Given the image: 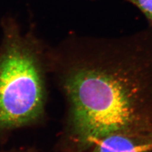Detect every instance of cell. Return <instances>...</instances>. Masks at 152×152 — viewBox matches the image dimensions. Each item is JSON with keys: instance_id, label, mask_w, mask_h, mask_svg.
I'll use <instances>...</instances> for the list:
<instances>
[{"instance_id": "obj_1", "label": "cell", "mask_w": 152, "mask_h": 152, "mask_svg": "<svg viewBox=\"0 0 152 152\" xmlns=\"http://www.w3.org/2000/svg\"><path fill=\"white\" fill-rule=\"evenodd\" d=\"M46 56L59 72L80 142L134 138L152 84V27L117 38L71 37Z\"/></svg>"}, {"instance_id": "obj_2", "label": "cell", "mask_w": 152, "mask_h": 152, "mask_svg": "<svg viewBox=\"0 0 152 152\" xmlns=\"http://www.w3.org/2000/svg\"><path fill=\"white\" fill-rule=\"evenodd\" d=\"M42 50L37 42L15 33L0 55V129L34 121L44 107Z\"/></svg>"}, {"instance_id": "obj_3", "label": "cell", "mask_w": 152, "mask_h": 152, "mask_svg": "<svg viewBox=\"0 0 152 152\" xmlns=\"http://www.w3.org/2000/svg\"><path fill=\"white\" fill-rule=\"evenodd\" d=\"M92 146V152H148L134 138L122 134L104 137Z\"/></svg>"}, {"instance_id": "obj_4", "label": "cell", "mask_w": 152, "mask_h": 152, "mask_svg": "<svg viewBox=\"0 0 152 152\" xmlns=\"http://www.w3.org/2000/svg\"><path fill=\"white\" fill-rule=\"evenodd\" d=\"M138 8L152 23V0H127Z\"/></svg>"}]
</instances>
